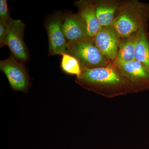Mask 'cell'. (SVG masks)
I'll return each mask as SVG.
<instances>
[{
    "mask_svg": "<svg viewBox=\"0 0 149 149\" xmlns=\"http://www.w3.org/2000/svg\"><path fill=\"white\" fill-rule=\"evenodd\" d=\"M75 82L88 91L109 98L137 93L130 81L112 62L101 67L82 68Z\"/></svg>",
    "mask_w": 149,
    "mask_h": 149,
    "instance_id": "cell-1",
    "label": "cell"
},
{
    "mask_svg": "<svg viewBox=\"0 0 149 149\" xmlns=\"http://www.w3.org/2000/svg\"><path fill=\"white\" fill-rule=\"evenodd\" d=\"M117 12L112 25L119 39L130 37L148 26L149 3L138 1L120 2Z\"/></svg>",
    "mask_w": 149,
    "mask_h": 149,
    "instance_id": "cell-2",
    "label": "cell"
},
{
    "mask_svg": "<svg viewBox=\"0 0 149 149\" xmlns=\"http://www.w3.org/2000/svg\"><path fill=\"white\" fill-rule=\"evenodd\" d=\"M67 53L77 59L81 68L101 67L112 62L96 47L94 38L90 37L68 42Z\"/></svg>",
    "mask_w": 149,
    "mask_h": 149,
    "instance_id": "cell-3",
    "label": "cell"
},
{
    "mask_svg": "<svg viewBox=\"0 0 149 149\" xmlns=\"http://www.w3.org/2000/svg\"><path fill=\"white\" fill-rule=\"evenodd\" d=\"M132 84L136 93L149 90V70L136 60L123 62L116 59L113 62Z\"/></svg>",
    "mask_w": 149,
    "mask_h": 149,
    "instance_id": "cell-4",
    "label": "cell"
},
{
    "mask_svg": "<svg viewBox=\"0 0 149 149\" xmlns=\"http://www.w3.org/2000/svg\"><path fill=\"white\" fill-rule=\"evenodd\" d=\"M0 69L7 77L13 91L27 93L30 83L24 65L13 56L0 61Z\"/></svg>",
    "mask_w": 149,
    "mask_h": 149,
    "instance_id": "cell-5",
    "label": "cell"
},
{
    "mask_svg": "<svg viewBox=\"0 0 149 149\" xmlns=\"http://www.w3.org/2000/svg\"><path fill=\"white\" fill-rule=\"evenodd\" d=\"M64 18L65 15L58 13L52 16L46 24L49 39V55H62L67 53L68 42L62 29Z\"/></svg>",
    "mask_w": 149,
    "mask_h": 149,
    "instance_id": "cell-6",
    "label": "cell"
},
{
    "mask_svg": "<svg viewBox=\"0 0 149 149\" xmlns=\"http://www.w3.org/2000/svg\"><path fill=\"white\" fill-rule=\"evenodd\" d=\"M25 24L20 19L10 18L7 21L8 34L6 45L13 55L20 61L28 58L27 48L23 40Z\"/></svg>",
    "mask_w": 149,
    "mask_h": 149,
    "instance_id": "cell-7",
    "label": "cell"
},
{
    "mask_svg": "<svg viewBox=\"0 0 149 149\" xmlns=\"http://www.w3.org/2000/svg\"><path fill=\"white\" fill-rule=\"evenodd\" d=\"M96 47L109 61L116 59L120 39L112 25L102 27L94 38Z\"/></svg>",
    "mask_w": 149,
    "mask_h": 149,
    "instance_id": "cell-8",
    "label": "cell"
},
{
    "mask_svg": "<svg viewBox=\"0 0 149 149\" xmlns=\"http://www.w3.org/2000/svg\"><path fill=\"white\" fill-rule=\"evenodd\" d=\"M62 29L68 42L89 37L87 32L86 22L79 13L65 15L63 23Z\"/></svg>",
    "mask_w": 149,
    "mask_h": 149,
    "instance_id": "cell-9",
    "label": "cell"
},
{
    "mask_svg": "<svg viewBox=\"0 0 149 149\" xmlns=\"http://www.w3.org/2000/svg\"><path fill=\"white\" fill-rule=\"evenodd\" d=\"M75 5L86 22L88 36L94 38L102 27L96 15L93 1H78L75 2Z\"/></svg>",
    "mask_w": 149,
    "mask_h": 149,
    "instance_id": "cell-10",
    "label": "cell"
},
{
    "mask_svg": "<svg viewBox=\"0 0 149 149\" xmlns=\"http://www.w3.org/2000/svg\"><path fill=\"white\" fill-rule=\"evenodd\" d=\"M120 2L114 0L93 1L96 15L101 27L112 25Z\"/></svg>",
    "mask_w": 149,
    "mask_h": 149,
    "instance_id": "cell-11",
    "label": "cell"
},
{
    "mask_svg": "<svg viewBox=\"0 0 149 149\" xmlns=\"http://www.w3.org/2000/svg\"><path fill=\"white\" fill-rule=\"evenodd\" d=\"M134 58L135 60L140 62L149 70V37L148 26L142 27L139 31Z\"/></svg>",
    "mask_w": 149,
    "mask_h": 149,
    "instance_id": "cell-12",
    "label": "cell"
},
{
    "mask_svg": "<svg viewBox=\"0 0 149 149\" xmlns=\"http://www.w3.org/2000/svg\"><path fill=\"white\" fill-rule=\"evenodd\" d=\"M138 36L139 32L130 37L120 39L117 59L125 62L135 60L134 56Z\"/></svg>",
    "mask_w": 149,
    "mask_h": 149,
    "instance_id": "cell-13",
    "label": "cell"
},
{
    "mask_svg": "<svg viewBox=\"0 0 149 149\" xmlns=\"http://www.w3.org/2000/svg\"><path fill=\"white\" fill-rule=\"evenodd\" d=\"M61 68L63 72L68 74L79 76L82 71V68L77 60L69 54L62 55Z\"/></svg>",
    "mask_w": 149,
    "mask_h": 149,
    "instance_id": "cell-14",
    "label": "cell"
},
{
    "mask_svg": "<svg viewBox=\"0 0 149 149\" xmlns=\"http://www.w3.org/2000/svg\"><path fill=\"white\" fill-rule=\"evenodd\" d=\"M7 34V21L0 20V46L1 48L6 45Z\"/></svg>",
    "mask_w": 149,
    "mask_h": 149,
    "instance_id": "cell-15",
    "label": "cell"
},
{
    "mask_svg": "<svg viewBox=\"0 0 149 149\" xmlns=\"http://www.w3.org/2000/svg\"><path fill=\"white\" fill-rule=\"evenodd\" d=\"M10 18L8 7L7 1L6 0L0 1V20L8 21Z\"/></svg>",
    "mask_w": 149,
    "mask_h": 149,
    "instance_id": "cell-16",
    "label": "cell"
}]
</instances>
